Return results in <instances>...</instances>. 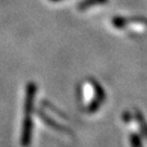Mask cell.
I'll use <instances>...</instances> for the list:
<instances>
[{
  "label": "cell",
  "mask_w": 147,
  "mask_h": 147,
  "mask_svg": "<svg viewBox=\"0 0 147 147\" xmlns=\"http://www.w3.org/2000/svg\"><path fill=\"white\" fill-rule=\"evenodd\" d=\"M49 1H51V2H60V1H62V0H49Z\"/></svg>",
  "instance_id": "3957f363"
},
{
  "label": "cell",
  "mask_w": 147,
  "mask_h": 147,
  "mask_svg": "<svg viewBox=\"0 0 147 147\" xmlns=\"http://www.w3.org/2000/svg\"><path fill=\"white\" fill-rule=\"evenodd\" d=\"M109 0H81L78 3V10L79 11H86L93 8L95 5H101L107 3Z\"/></svg>",
  "instance_id": "7a4b0ae2"
},
{
  "label": "cell",
  "mask_w": 147,
  "mask_h": 147,
  "mask_svg": "<svg viewBox=\"0 0 147 147\" xmlns=\"http://www.w3.org/2000/svg\"><path fill=\"white\" fill-rule=\"evenodd\" d=\"M131 23H136V24H147V21L143 18H125V16H116L111 19V24L112 26L118 28V30H123L126 28L127 25Z\"/></svg>",
  "instance_id": "6da1fadb"
}]
</instances>
